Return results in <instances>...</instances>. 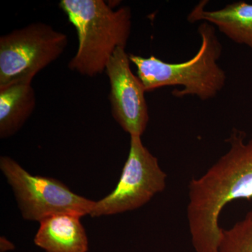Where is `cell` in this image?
Returning a JSON list of instances; mask_svg holds the SVG:
<instances>
[{"label":"cell","mask_w":252,"mask_h":252,"mask_svg":"<svg viewBox=\"0 0 252 252\" xmlns=\"http://www.w3.org/2000/svg\"><path fill=\"white\" fill-rule=\"evenodd\" d=\"M208 1H200L188 15L190 23L204 21L216 26L230 40L252 49V4L237 1L215 11L204 8Z\"/></svg>","instance_id":"9"},{"label":"cell","mask_w":252,"mask_h":252,"mask_svg":"<svg viewBox=\"0 0 252 252\" xmlns=\"http://www.w3.org/2000/svg\"><path fill=\"white\" fill-rule=\"evenodd\" d=\"M81 218L59 214L41 220L34 244L46 252H87L89 239Z\"/></svg>","instance_id":"8"},{"label":"cell","mask_w":252,"mask_h":252,"mask_svg":"<svg viewBox=\"0 0 252 252\" xmlns=\"http://www.w3.org/2000/svg\"><path fill=\"white\" fill-rule=\"evenodd\" d=\"M129 54L118 48L106 67L110 84L109 99L112 117L130 136L143 135L149 121L146 91L132 72Z\"/></svg>","instance_id":"7"},{"label":"cell","mask_w":252,"mask_h":252,"mask_svg":"<svg viewBox=\"0 0 252 252\" xmlns=\"http://www.w3.org/2000/svg\"><path fill=\"white\" fill-rule=\"evenodd\" d=\"M167 175L140 136H130V151L117 187L95 202L90 215L108 216L140 208L165 190Z\"/></svg>","instance_id":"6"},{"label":"cell","mask_w":252,"mask_h":252,"mask_svg":"<svg viewBox=\"0 0 252 252\" xmlns=\"http://www.w3.org/2000/svg\"><path fill=\"white\" fill-rule=\"evenodd\" d=\"M219 252H252V211L229 229L222 228Z\"/></svg>","instance_id":"11"},{"label":"cell","mask_w":252,"mask_h":252,"mask_svg":"<svg viewBox=\"0 0 252 252\" xmlns=\"http://www.w3.org/2000/svg\"><path fill=\"white\" fill-rule=\"evenodd\" d=\"M59 6L77 33L69 69L85 77L102 74L116 50L126 49L132 28L130 8L114 10L102 0H61Z\"/></svg>","instance_id":"2"},{"label":"cell","mask_w":252,"mask_h":252,"mask_svg":"<svg viewBox=\"0 0 252 252\" xmlns=\"http://www.w3.org/2000/svg\"><path fill=\"white\" fill-rule=\"evenodd\" d=\"M201 45L194 57L186 62L169 63L155 56L144 58L129 54L137 69V77L146 92L164 86H183L172 94L176 97L195 95L202 100L216 97L226 81L225 72L217 61L222 54L221 44L213 25L202 23L198 28Z\"/></svg>","instance_id":"3"},{"label":"cell","mask_w":252,"mask_h":252,"mask_svg":"<svg viewBox=\"0 0 252 252\" xmlns=\"http://www.w3.org/2000/svg\"><path fill=\"white\" fill-rule=\"evenodd\" d=\"M0 169L12 188L25 220L40 222L59 214L82 217L90 215L95 203L56 179L32 175L7 156L0 157Z\"/></svg>","instance_id":"5"},{"label":"cell","mask_w":252,"mask_h":252,"mask_svg":"<svg viewBox=\"0 0 252 252\" xmlns=\"http://www.w3.org/2000/svg\"><path fill=\"white\" fill-rule=\"evenodd\" d=\"M233 128L230 149L200 178L189 186L187 217L195 252H219L222 228L219 224L225 205L252 198V137Z\"/></svg>","instance_id":"1"},{"label":"cell","mask_w":252,"mask_h":252,"mask_svg":"<svg viewBox=\"0 0 252 252\" xmlns=\"http://www.w3.org/2000/svg\"><path fill=\"white\" fill-rule=\"evenodd\" d=\"M36 107L32 84H15L0 88V138L17 133Z\"/></svg>","instance_id":"10"},{"label":"cell","mask_w":252,"mask_h":252,"mask_svg":"<svg viewBox=\"0 0 252 252\" xmlns=\"http://www.w3.org/2000/svg\"><path fill=\"white\" fill-rule=\"evenodd\" d=\"M67 34L46 23H32L0 37V88L32 84L36 74L61 57Z\"/></svg>","instance_id":"4"},{"label":"cell","mask_w":252,"mask_h":252,"mask_svg":"<svg viewBox=\"0 0 252 252\" xmlns=\"http://www.w3.org/2000/svg\"><path fill=\"white\" fill-rule=\"evenodd\" d=\"M15 246L14 244L7 240L5 237H1L0 238V252H6L14 250Z\"/></svg>","instance_id":"12"}]
</instances>
